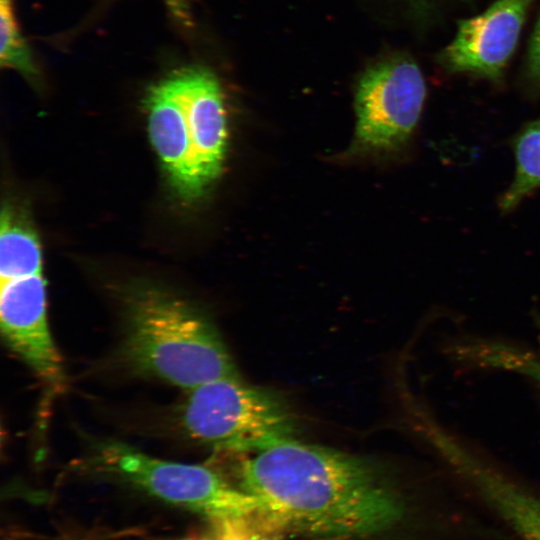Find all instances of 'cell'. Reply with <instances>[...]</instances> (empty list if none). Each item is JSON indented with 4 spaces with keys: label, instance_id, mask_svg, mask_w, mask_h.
<instances>
[{
    "label": "cell",
    "instance_id": "cell-1",
    "mask_svg": "<svg viewBox=\"0 0 540 540\" xmlns=\"http://www.w3.org/2000/svg\"><path fill=\"white\" fill-rule=\"evenodd\" d=\"M240 487L258 503L263 525L317 540H348L393 526L402 504L366 459L289 439L254 453Z\"/></svg>",
    "mask_w": 540,
    "mask_h": 540
},
{
    "label": "cell",
    "instance_id": "cell-2",
    "mask_svg": "<svg viewBox=\"0 0 540 540\" xmlns=\"http://www.w3.org/2000/svg\"><path fill=\"white\" fill-rule=\"evenodd\" d=\"M123 352L137 370L188 391L239 377L213 325L185 301L157 289L127 302Z\"/></svg>",
    "mask_w": 540,
    "mask_h": 540
},
{
    "label": "cell",
    "instance_id": "cell-3",
    "mask_svg": "<svg viewBox=\"0 0 540 540\" xmlns=\"http://www.w3.org/2000/svg\"><path fill=\"white\" fill-rule=\"evenodd\" d=\"M186 432L214 448L256 453L293 439L296 422L281 397L228 377L189 391L181 412Z\"/></svg>",
    "mask_w": 540,
    "mask_h": 540
},
{
    "label": "cell",
    "instance_id": "cell-4",
    "mask_svg": "<svg viewBox=\"0 0 540 540\" xmlns=\"http://www.w3.org/2000/svg\"><path fill=\"white\" fill-rule=\"evenodd\" d=\"M105 456L125 478L166 502L216 522H261L257 501L206 466L154 458L120 444L107 447Z\"/></svg>",
    "mask_w": 540,
    "mask_h": 540
},
{
    "label": "cell",
    "instance_id": "cell-5",
    "mask_svg": "<svg viewBox=\"0 0 540 540\" xmlns=\"http://www.w3.org/2000/svg\"><path fill=\"white\" fill-rule=\"evenodd\" d=\"M425 97V79L412 58L390 56L369 67L355 96L357 145L387 150L405 143L420 118Z\"/></svg>",
    "mask_w": 540,
    "mask_h": 540
},
{
    "label": "cell",
    "instance_id": "cell-6",
    "mask_svg": "<svg viewBox=\"0 0 540 540\" xmlns=\"http://www.w3.org/2000/svg\"><path fill=\"white\" fill-rule=\"evenodd\" d=\"M533 0H496L482 13L462 19L439 62L450 73L498 80L509 63Z\"/></svg>",
    "mask_w": 540,
    "mask_h": 540
},
{
    "label": "cell",
    "instance_id": "cell-7",
    "mask_svg": "<svg viewBox=\"0 0 540 540\" xmlns=\"http://www.w3.org/2000/svg\"><path fill=\"white\" fill-rule=\"evenodd\" d=\"M0 323L9 347L45 383L64 380L61 357L52 339L42 273L1 282Z\"/></svg>",
    "mask_w": 540,
    "mask_h": 540
},
{
    "label": "cell",
    "instance_id": "cell-8",
    "mask_svg": "<svg viewBox=\"0 0 540 540\" xmlns=\"http://www.w3.org/2000/svg\"><path fill=\"white\" fill-rule=\"evenodd\" d=\"M184 106L199 178L205 188L219 176L227 140V120L221 86L201 66L172 73Z\"/></svg>",
    "mask_w": 540,
    "mask_h": 540
},
{
    "label": "cell",
    "instance_id": "cell-9",
    "mask_svg": "<svg viewBox=\"0 0 540 540\" xmlns=\"http://www.w3.org/2000/svg\"><path fill=\"white\" fill-rule=\"evenodd\" d=\"M145 104L152 145L173 185L185 198L199 197L206 188L198 175L185 109L172 74L149 90Z\"/></svg>",
    "mask_w": 540,
    "mask_h": 540
},
{
    "label": "cell",
    "instance_id": "cell-10",
    "mask_svg": "<svg viewBox=\"0 0 540 540\" xmlns=\"http://www.w3.org/2000/svg\"><path fill=\"white\" fill-rule=\"evenodd\" d=\"M459 472L485 503L523 540H540V497L469 461Z\"/></svg>",
    "mask_w": 540,
    "mask_h": 540
},
{
    "label": "cell",
    "instance_id": "cell-11",
    "mask_svg": "<svg viewBox=\"0 0 540 540\" xmlns=\"http://www.w3.org/2000/svg\"><path fill=\"white\" fill-rule=\"evenodd\" d=\"M41 272L42 254L36 235L16 222L4 209L0 234V282Z\"/></svg>",
    "mask_w": 540,
    "mask_h": 540
},
{
    "label": "cell",
    "instance_id": "cell-12",
    "mask_svg": "<svg viewBox=\"0 0 540 540\" xmlns=\"http://www.w3.org/2000/svg\"><path fill=\"white\" fill-rule=\"evenodd\" d=\"M515 178L500 200L504 211L514 209L540 187V118L527 124L514 141Z\"/></svg>",
    "mask_w": 540,
    "mask_h": 540
},
{
    "label": "cell",
    "instance_id": "cell-13",
    "mask_svg": "<svg viewBox=\"0 0 540 540\" xmlns=\"http://www.w3.org/2000/svg\"><path fill=\"white\" fill-rule=\"evenodd\" d=\"M261 525L253 520H229L216 522L214 531L200 536H190L175 540H268L259 529Z\"/></svg>",
    "mask_w": 540,
    "mask_h": 540
},
{
    "label": "cell",
    "instance_id": "cell-14",
    "mask_svg": "<svg viewBox=\"0 0 540 540\" xmlns=\"http://www.w3.org/2000/svg\"><path fill=\"white\" fill-rule=\"evenodd\" d=\"M526 67L528 79L534 87L540 88V13L530 37Z\"/></svg>",
    "mask_w": 540,
    "mask_h": 540
},
{
    "label": "cell",
    "instance_id": "cell-15",
    "mask_svg": "<svg viewBox=\"0 0 540 540\" xmlns=\"http://www.w3.org/2000/svg\"><path fill=\"white\" fill-rule=\"evenodd\" d=\"M189 0H167L170 10L180 19L188 18Z\"/></svg>",
    "mask_w": 540,
    "mask_h": 540
}]
</instances>
